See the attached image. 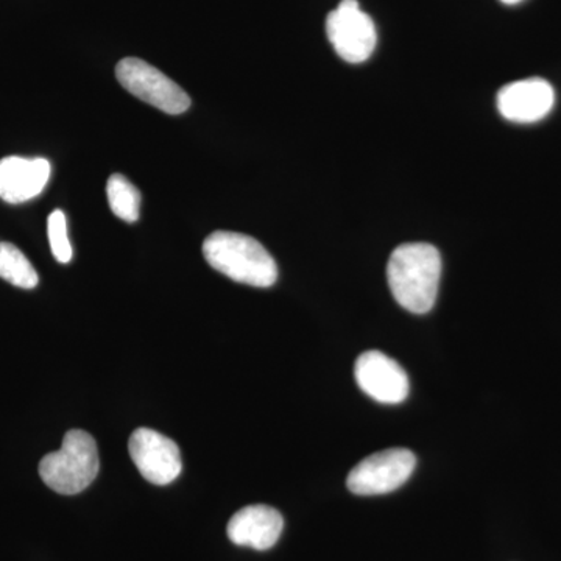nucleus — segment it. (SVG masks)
<instances>
[{
	"label": "nucleus",
	"instance_id": "obj_1",
	"mask_svg": "<svg viewBox=\"0 0 561 561\" xmlns=\"http://www.w3.org/2000/svg\"><path fill=\"white\" fill-rule=\"evenodd\" d=\"M440 251L431 243H404L391 253L387 279L398 305L412 313H427L440 286Z\"/></svg>",
	"mask_w": 561,
	"mask_h": 561
},
{
	"label": "nucleus",
	"instance_id": "obj_2",
	"mask_svg": "<svg viewBox=\"0 0 561 561\" xmlns=\"http://www.w3.org/2000/svg\"><path fill=\"white\" fill-rule=\"evenodd\" d=\"M203 256L221 275L253 287H271L278 265L264 245L241 232L216 231L203 242Z\"/></svg>",
	"mask_w": 561,
	"mask_h": 561
},
{
	"label": "nucleus",
	"instance_id": "obj_3",
	"mask_svg": "<svg viewBox=\"0 0 561 561\" xmlns=\"http://www.w3.org/2000/svg\"><path fill=\"white\" fill-rule=\"evenodd\" d=\"M101 470L98 443L88 432H66L61 449L47 454L39 461V476L57 493L79 494L98 478Z\"/></svg>",
	"mask_w": 561,
	"mask_h": 561
},
{
	"label": "nucleus",
	"instance_id": "obj_4",
	"mask_svg": "<svg viewBox=\"0 0 561 561\" xmlns=\"http://www.w3.org/2000/svg\"><path fill=\"white\" fill-rule=\"evenodd\" d=\"M122 87L135 98L165 114L179 116L191 108V98L175 81L139 58H124L116 66Z\"/></svg>",
	"mask_w": 561,
	"mask_h": 561
},
{
	"label": "nucleus",
	"instance_id": "obj_5",
	"mask_svg": "<svg viewBox=\"0 0 561 561\" xmlns=\"http://www.w3.org/2000/svg\"><path fill=\"white\" fill-rule=\"evenodd\" d=\"M416 467L415 454L405 448L371 454L351 470L346 486L357 496H378L400 489Z\"/></svg>",
	"mask_w": 561,
	"mask_h": 561
},
{
	"label": "nucleus",
	"instance_id": "obj_6",
	"mask_svg": "<svg viewBox=\"0 0 561 561\" xmlns=\"http://www.w3.org/2000/svg\"><path fill=\"white\" fill-rule=\"evenodd\" d=\"M328 39L342 60L367 61L378 43L375 22L362 11L357 0H342L327 20Z\"/></svg>",
	"mask_w": 561,
	"mask_h": 561
},
{
	"label": "nucleus",
	"instance_id": "obj_7",
	"mask_svg": "<svg viewBox=\"0 0 561 561\" xmlns=\"http://www.w3.org/2000/svg\"><path fill=\"white\" fill-rule=\"evenodd\" d=\"M128 451L142 478L153 485H169L183 470L179 445L149 427L133 432Z\"/></svg>",
	"mask_w": 561,
	"mask_h": 561
},
{
	"label": "nucleus",
	"instance_id": "obj_8",
	"mask_svg": "<svg viewBox=\"0 0 561 561\" xmlns=\"http://www.w3.org/2000/svg\"><path fill=\"white\" fill-rule=\"evenodd\" d=\"M354 376L359 389L382 404H400L411 390L404 368L378 350L367 351L357 357Z\"/></svg>",
	"mask_w": 561,
	"mask_h": 561
},
{
	"label": "nucleus",
	"instance_id": "obj_9",
	"mask_svg": "<svg viewBox=\"0 0 561 561\" xmlns=\"http://www.w3.org/2000/svg\"><path fill=\"white\" fill-rule=\"evenodd\" d=\"M556 103V91L549 81L526 79L505 84L497 94V110L502 117L518 124H534L545 119Z\"/></svg>",
	"mask_w": 561,
	"mask_h": 561
},
{
	"label": "nucleus",
	"instance_id": "obj_10",
	"mask_svg": "<svg viewBox=\"0 0 561 561\" xmlns=\"http://www.w3.org/2000/svg\"><path fill=\"white\" fill-rule=\"evenodd\" d=\"M50 179L44 158L7 157L0 160V198L11 205L38 197Z\"/></svg>",
	"mask_w": 561,
	"mask_h": 561
},
{
	"label": "nucleus",
	"instance_id": "obj_11",
	"mask_svg": "<svg viewBox=\"0 0 561 561\" xmlns=\"http://www.w3.org/2000/svg\"><path fill=\"white\" fill-rule=\"evenodd\" d=\"M283 529L284 519L278 511L268 505H249L234 513L227 534L234 545L267 551L278 542Z\"/></svg>",
	"mask_w": 561,
	"mask_h": 561
},
{
	"label": "nucleus",
	"instance_id": "obj_12",
	"mask_svg": "<svg viewBox=\"0 0 561 561\" xmlns=\"http://www.w3.org/2000/svg\"><path fill=\"white\" fill-rule=\"evenodd\" d=\"M0 278L21 289H35L39 283L38 273L16 245L0 242Z\"/></svg>",
	"mask_w": 561,
	"mask_h": 561
},
{
	"label": "nucleus",
	"instance_id": "obj_13",
	"mask_svg": "<svg viewBox=\"0 0 561 561\" xmlns=\"http://www.w3.org/2000/svg\"><path fill=\"white\" fill-rule=\"evenodd\" d=\"M106 195H108L110 208L114 216L128 221V224L138 221L140 192L135 184L130 183L121 173H114L110 176L108 184H106Z\"/></svg>",
	"mask_w": 561,
	"mask_h": 561
},
{
	"label": "nucleus",
	"instance_id": "obj_14",
	"mask_svg": "<svg viewBox=\"0 0 561 561\" xmlns=\"http://www.w3.org/2000/svg\"><path fill=\"white\" fill-rule=\"evenodd\" d=\"M47 234H49L51 254L55 260L61 264H68L72 260V247H70L68 238V221H66L62 210L55 209L50 214L47 219Z\"/></svg>",
	"mask_w": 561,
	"mask_h": 561
},
{
	"label": "nucleus",
	"instance_id": "obj_15",
	"mask_svg": "<svg viewBox=\"0 0 561 561\" xmlns=\"http://www.w3.org/2000/svg\"><path fill=\"white\" fill-rule=\"evenodd\" d=\"M505 5H516V3L523 2V0H501Z\"/></svg>",
	"mask_w": 561,
	"mask_h": 561
}]
</instances>
